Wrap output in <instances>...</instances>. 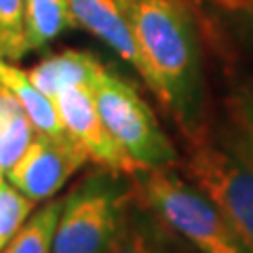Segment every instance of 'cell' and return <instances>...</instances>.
<instances>
[{"mask_svg": "<svg viewBox=\"0 0 253 253\" xmlns=\"http://www.w3.org/2000/svg\"><path fill=\"white\" fill-rule=\"evenodd\" d=\"M131 190L125 173L104 167L86 173L63 199L53 253H106Z\"/></svg>", "mask_w": 253, "mask_h": 253, "instance_id": "4", "label": "cell"}, {"mask_svg": "<svg viewBox=\"0 0 253 253\" xmlns=\"http://www.w3.org/2000/svg\"><path fill=\"white\" fill-rule=\"evenodd\" d=\"M63 209V199L46 203L38 209L28 224L9 241L2 253H49L53 249V236L57 230L59 215Z\"/></svg>", "mask_w": 253, "mask_h": 253, "instance_id": "15", "label": "cell"}, {"mask_svg": "<svg viewBox=\"0 0 253 253\" xmlns=\"http://www.w3.org/2000/svg\"><path fill=\"white\" fill-rule=\"evenodd\" d=\"M19 110H23V106L13 97V95L0 91V125H2V121H6L9 116H13L15 112H19Z\"/></svg>", "mask_w": 253, "mask_h": 253, "instance_id": "19", "label": "cell"}, {"mask_svg": "<svg viewBox=\"0 0 253 253\" xmlns=\"http://www.w3.org/2000/svg\"><path fill=\"white\" fill-rule=\"evenodd\" d=\"M226 72V114L228 126L239 141L253 152V72L241 68L232 57H224Z\"/></svg>", "mask_w": 253, "mask_h": 253, "instance_id": "12", "label": "cell"}, {"mask_svg": "<svg viewBox=\"0 0 253 253\" xmlns=\"http://www.w3.org/2000/svg\"><path fill=\"white\" fill-rule=\"evenodd\" d=\"M86 161H91L86 150L68 131L61 135L36 131L32 144L6 177L21 194L36 203L57 194Z\"/></svg>", "mask_w": 253, "mask_h": 253, "instance_id": "6", "label": "cell"}, {"mask_svg": "<svg viewBox=\"0 0 253 253\" xmlns=\"http://www.w3.org/2000/svg\"><path fill=\"white\" fill-rule=\"evenodd\" d=\"M36 135V126L32 125L26 110H19L0 125V175H6L13 165L23 156Z\"/></svg>", "mask_w": 253, "mask_h": 253, "instance_id": "16", "label": "cell"}, {"mask_svg": "<svg viewBox=\"0 0 253 253\" xmlns=\"http://www.w3.org/2000/svg\"><path fill=\"white\" fill-rule=\"evenodd\" d=\"M106 253H201L135 194L125 201Z\"/></svg>", "mask_w": 253, "mask_h": 253, "instance_id": "8", "label": "cell"}, {"mask_svg": "<svg viewBox=\"0 0 253 253\" xmlns=\"http://www.w3.org/2000/svg\"><path fill=\"white\" fill-rule=\"evenodd\" d=\"M181 167L253 247V152L241 144L230 126L211 123L203 133L186 139Z\"/></svg>", "mask_w": 253, "mask_h": 253, "instance_id": "3", "label": "cell"}, {"mask_svg": "<svg viewBox=\"0 0 253 253\" xmlns=\"http://www.w3.org/2000/svg\"><path fill=\"white\" fill-rule=\"evenodd\" d=\"M26 4V42L28 51H41L61 32L74 28L68 0H23Z\"/></svg>", "mask_w": 253, "mask_h": 253, "instance_id": "14", "label": "cell"}, {"mask_svg": "<svg viewBox=\"0 0 253 253\" xmlns=\"http://www.w3.org/2000/svg\"><path fill=\"white\" fill-rule=\"evenodd\" d=\"M150 70V91L186 139L213 123L203 28L190 0H118Z\"/></svg>", "mask_w": 253, "mask_h": 253, "instance_id": "1", "label": "cell"}, {"mask_svg": "<svg viewBox=\"0 0 253 253\" xmlns=\"http://www.w3.org/2000/svg\"><path fill=\"white\" fill-rule=\"evenodd\" d=\"M104 70L106 68L95 55L86 51L66 49L36 63L28 72V76L42 95L55 99L61 91L72 89V86H89L91 89Z\"/></svg>", "mask_w": 253, "mask_h": 253, "instance_id": "10", "label": "cell"}, {"mask_svg": "<svg viewBox=\"0 0 253 253\" xmlns=\"http://www.w3.org/2000/svg\"><path fill=\"white\" fill-rule=\"evenodd\" d=\"M91 93L101 121L139 169H167L179 163L173 141L161 129L146 99L125 76L104 70Z\"/></svg>", "mask_w": 253, "mask_h": 253, "instance_id": "5", "label": "cell"}, {"mask_svg": "<svg viewBox=\"0 0 253 253\" xmlns=\"http://www.w3.org/2000/svg\"><path fill=\"white\" fill-rule=\"evenodd\" d=\"M34 201L21 194L15 186H9L0 175V251L21 230Z\"/></svg>", "mask_w": 253, "mask_h": 253, "instance_id": "18", "label": "cell"}, {"mask_svg": "<svg viewBox=\"0 0 253 253\" xmlns=\"http://www.w3.org/2000/svg\"><path fill=\"white\" fill-rule=\"evenodd\" d=\"M0 91L13 95L19 101L36 131L46 133V135H61L68 131L57 114L53 99L38 91L26 72L6 63L2 57H0Z\"/></svg>", "mask_w": 253, "mask_h": 253, "instance_id": "11", "label": "cell"}, {"mask_svg": "<svg viewBox=\"0 0 253 253\" xmlns=\"http://www.w3.org/2000/svg\"><path fill=\"white\" fill-rule=\"evenodd\" d=\"M68 6L76 26L104 41L118 57L135 68L150 86V70L118 0H68Z\"/></svg>", "mask_w": 253, "mask_h": 253, "instance_id": "9", "label": "cell"}, {"mask_svg": "<svg viewBox=\"0 0 253 253\" xmlns=\"http://www.w3.org/2000/svg\"><path fill=\"white\" fill-rule=\"evenodd\" d=\"M215 11L213 30L221 32L215 49L236 51L253 61V0H207Z\"/></svg>", "mask_w": 253, "mask_h": 253, "instance_id": "13", "label": "cell"}, {"mask_svg": "<svg viewBox=\"0 0 253 253\" xmlns=\"http://www.w3.org/2000/svg\"><path fill=\"white\" fill-rule=\"evenodd\" d=\"M131 184L139 201L154 209L201 253H253L232 219L199 186L179 177L173 167L137 169L131 175Z\"/></svg>", "mask_w": 253, "mask_h": 253, "instance_id": "2", "label": "cell"}, {"mask_svg": "<svg viewBox=\"0 0 253 253\" xmlns=\"http://www.w3.org/2000/svg\"><path fill=\"white\" fill-rule=\"evenodd\" d=\"M53 104L57 108L63 126L70 135L81 141L93 163L110 171L125 173L129 177L139 169V165L129 156L121 141L101 121L89 86H72L61 91L53 99Z\"/></svg>", "mask_w": 253, "mask_h": 253, "instance_id": "7", "label": "cell"}, {"mask_svg": "<svg viewBox=\"0 0 253 253\" xmlns=\"http://www.w3.org/2000/svg\"><path fill=\"white\" fill-rule=\"evenodd\" d=\"M26 53V4L23 0H0V57L21 59Z\"/></svg>", "mask_w": 253, "mask_h": 253, "instance_id": "17", "label": "cell"}]
</instances>
